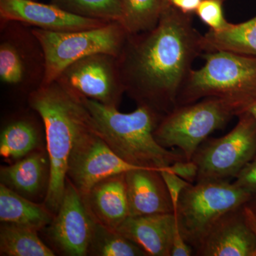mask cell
<instances>
[{"instance_id":"cell-1","label":"cell","mask_w":256,"mask_h":256,"mask_svg":"<svg viewBox=\"0 0 256 256\" xmlns=\"http://www.w3.org/2000/svg\"><path fill=\"white\" fill-rule=\"evenodd\" d=\"M202 36L193 15L172 5L156 28L128 34L118 57L126 94L162 116L174 109L194 62L203 54Z\"/></svg>"},{"instance_id":"cell-2","label":"cell","mask_w":256,"mask_h":256,"mask_svg":"<svg viewBox=\"0 0 256 256\" xmlns=\"http://www.w3.org/2000/svg\"><path fill=\"white\" fill-rule=\"evenodd\" d=\"M28 102L44 127L50 160L45 204L57 213L66 186L69 156L78 138L94 128V121L82 98L57 80L32 92Z\"/></svg>"},{"instance_id":"cell-3","label":"cell","mask_w":256,"mask_h":256,"mask_svg":"<svg viewBox=\"0 0 256 256\" xmlns=\"http://www.w3.org/2000/svg\"><path fill=\"white\" fill-rule=\"evenodd\" d=\"M82 98L94 121L96 132L114 154L139 168L166 169L185 160L182 153L170 151L156 142L154 132L163 116L144 106L129 114Z\"/></svg>"},{"instance_id":"cell-4","label":"cell","mask_w":256,"mask_h":256,"mask_svg":"<svg viewBox=\"0 0 256 256\" xmlns=\"http://www.w3.org/2000/svg\"><path fill=\"white\" fill-rule=\"evenodd\" d=\"M201 57L204 64L190 72L178 106L215 98L237 117L246 112L256 102V57L220 50L204 52Z\"/></svg>"},{"instance_id":"cell-5","label":"cell","mask_w":256,"mask_h":256,"mask_svg":"<svg viewBox=\"0 0 256 256\" xmlns=\"http://www.w3.org/2000/svg\"><path fill=\"white\" fill-rule=\"evenodd\" d=\"M252 198L229 180L190 184L182 192L174 212L180 232L194 252L220 217L245 206Z\"/></svg>"},{"instance_id":"cell-6","label":"cell","mask_w":256,"mask_h":256,"mask_svg":"<svg viewBox=\"0 0 256 256\" xmlns=\"http://www.w3.org/2000/svg\"><path fill=\"white\" fill-rule=\"evenodd\" d=\"M45 57V76L42 86L55 82L68 66L96 54L118 57L128 36L118 22L82 31L54 32L32 28Z\"/></svg>"},{"instance_id":"cell-7","label":"cell","mask_w":256,"mask_h":256,"mask_svg":"<svg viewBox=\"0 0 256 256\" xmlns=\"http://www.w3.org/2000/svg\"><path fill=\"white\" fill-rule=\"evenodd\" d=\"M234 114L220 99L206 98L178 106L160 120L154 132L164 148H178L186 160H192L210 134L225 127Z\"/></svg>"},{"instance_id":"cell-8","label":"cell","mask_w":256,"mask_h":256,"mask_svg":"<svg viewBox=\"0 0 256 256\" xmlns=\"http://www.w3.org/2000/svg\"><path fill=\"white\" fill-rule=\"evenodd\" d=\"M44 76V54L31 26L16 22H1L2 84L30 96L42 86Z\"/></svg>"},{"instance_id":"cell-9","label":"cell","mask_w":256,"mask_h":256,"mask_svg":"<svg viewBox=\"0 0 256 256\" xmlns=\"http://www.w3.org/2000/svg\"><path fill=\"white\" fill-rule=\"evenodd\" d=\"M235 127L223 137L198 146L192 160L198 166L196 182L235 178L256 156V122L248 112L239 114Z\"/></svg>"},{"instance_id":"cell-10","label":"cell","mask_w":256,"mask_h":256,"mask_svg":"<svg viewBox=\"0 0 256 256\" xmlns=\"http://www.w3.org/2000/svg\"><path fill=\"white\" fill-rule=\"evenodd\" d=\"M57 82L80 97L118 108L126 92L118 57L96 54L68 66Z\"/></svg>"},{"instance_id":"cell-11","label":"cell","mask_w":256,"mask_h":256,"mask_svg":"<svg viewBox=\"0 0 256 256\" xmlns=\"http://www.w3.org/2000/svg\"><path fill=\"white\" fill-rule=\"evenodd\" d=\"M138 168L114 154L96 132L94 124L74 144L69 156L67 178L84 196L102 180Z\"/></svg>"},{"instance_id":"cell-12","label":"cell","mask_w":256,"mask_h":256,"mask_svg":"<svg viewBox=\"0 0 256 256\" xmlns=\"http://www.w3.org/2000/svg\"><path fill=\"white\" fill-rule=\"evenodd\" d=\"M50 224V238L66 256L88 255L96 220L84 198L67 178L63 200Z\"/></svg>"},{"instance_id":"cell-13","label":"cell","mask_w":256,"mask_h":256,"mask_svg":"<svg viewBox=\"0 0 256 256\" xmlns=\"http://www.w3.org/2000/svg\"><path fill=\"white\" fill-rule=\"evenodd\" d=\"M0 21L16 22L54 32L92 30L110 23L77 16L52 3L44 4L34 0H0Z\"/></svg>"},{"instance_id":"cell-14","label":"cell","mask_w":256,"mask_h":256,"mask_svg":"<svg viewBox=\"0 0 256 256\" xmlns=\"http://www.w3.org/2000/svg\"><path fill=\"white\" fill-rule=\"evenodd\" d=\"M256 238L244 206L227 212L210 228L194 250L198 256H254Z\"/></svg>"},{"instance_id":"cell-15","label":"cell","mask_w":256,"mask_h":256,"mask_svg":"<svg viewBox=\"0 0 256 256\" xmlns=\"http://www.w3.org/2000/svg\"><path fill=\"white\" fill-rule=\"evenodd\" d=\"M129 216L174 213L160 170L138 168L124 173Z\"/></svg>"},{"instance_id":"cell-16","label":"cell","mask_w":256,"mask_h":256,"mask_svg":"<svg viewBox=\"0 0 256 256\" xmlns=\"http://www.w3.org/2000/svg\"><path fill=\"white\" fill-rule=\"evenodd\" d=\"M176 222L174 213L128 216L116 230L137 244L148 256H171Z\"/></svg>"},{"instance_id":"cell-17","label":"cell","mask_w":256,"mask_h":256,"mask_svg":"<svg viewBox=\"0 0 256 256\" xmlns=\"http://www.w3.org/2000/svg\"><path fill=\"white\" fill-rule=\"evenodd\" d=\"M96 222L116 230L129 216L124 173L102 180L82 196Z\"/></svg>"},{"instance_id":"cell-18","label":"cell","mask_w":256,"mask_h":256,"mask_svg":"<svg viewBox=\"0 0 256 256\" xmlns=\"http://www.w3.org/2000/svg\"><path fill=\"white\" fill-rule=\"evenodd\" d=\"M48 168V158L42 152H32L15 164L2 166L1 182L20 194L32 196L41 190Z\"/></svg>"},{"instance_id":"cell-19","label":"cell","mask_w":256,"mask_h":256,"mask_svg":"<svg viewBox=\"0 0 256 256\" xmlns=\"http://www.w3.org/2000/svg\"><path fill=\"white\" fill-rule=\"evenodd\" d=\"M0 220L35 229L37 232L53 220L47 207L30 202L4 184H0Z\"/></svg>"},{"instance_id":"cell-20","label":"cell","mask_w":256,"mask_h":256,"mask_svg":"<svg viewBox=\"0 0 256 256\" xmlns=\"http://www.w3.org/2000/svg\"><path fill=\"white\" fill-rule=\"evenodd\" d=\"M202 48L204 52L220 50L256 57V16L244 22L232 23L222 31L208 30L202 36Z\"/></svg>"},{"instance_id":"cell-21","label":"cell","mask_w":256,"mask_h":256,"mask_svg":"<svg viewBox=\"0 0 256 256\" xmlns=\"http://www.w3.org/2000/svg\"><path fill=\"white\" fill-rule=\"evenodd\" d=\"M0 254L8 256H54L35 229L3 223L0 228Z\"/></svg>"},{"instance_id":"cell-22","label":"cell","mask_w":256,"mask_h":256,"mask_svg":"<svg viewBox=\"0 0 256 256\" xmlns=\"http://www.w3.org/2000/svg\"><path fill=\"white\" fill-rule=\"evenodd\" d=\"M40 140V130L33 121L15 120L2 131L0 154L6 159H21L38 148Z\"/></svg>"},{"instance_id":"cell-23","label":"cell","mask_w":256,"mask_h":256,"mask_svg":"<svg viewBox=\"0 0 256 256\" xmlns=\"http://www.w3.org/2000/svg\"><path fill=\"white\" fill-rule=\"evenodd\" d=\"M122 16L120 23L128 34H136L156 28L170 0H121Z\"/></svg>"},{"instance_id":"cell-24","label":"cell","mask_w":256,"mask_h":256,"mask_svg":"<svg viewBox=\"0 0 256 256\" xmlns=\"http://www.w3.org/2000/svg\"><path fill=\"white\" fill-rule=\"evenodd\" d=\"M88 254L98 256H144V250L117 230L96 222Z\"/></svg>"},{"instance_id":"cell-25","label":"cell","mask_w":256,"mask_h":256,"mask_svg":"<svg viewBox=\"0 0 256 256\" xmlns=\"http://www.w3.org/2000/svg\"><path fill=\"white\" fill-rule=\"evenodd\" d=\"M60 9L82 18L120 22L122 16L121 0H50Z\"/></svg>"},{"instance_id":"cell-26","label":"cell","mask_w":256,"mask_h":256,"mask_svg":"<svg viewBox=\"0 0 256 256\" xmlns=\"http://www.w3.org/2000/svg\"><path fill=\"white\" fill-rule=\"evenodd\" d=\"M225 0H202L196 13L202 23L212 31L220 32L230 26V24L224 16Z\"/></svg>"},{"instance_id":"cell-27","label":"cell","mask_w":256,"mask_h":256,"mask_svg":"<svg viewBox=\"0 0 256 256\" xmlns=\"http://www.w3.org/2000/svg\"><path fill=\"white\" fill-rule=\"evenodd\" d=\"M234 183L256 196V156L236 176Z\"/></svg>"},{"instance_id":"cell-28","label":"cell","mask_w":256,"mask_h":256,"mask_svg":"<svg viewBox=\"0 0 256 256\" xmlns=\"http://www.w3.org/2000/svg\"><path fill=\"white\" fill-rule=\"evenodd\" d=\"M160 173L164 178L165 184L169 191L175 212L178 207V200H180L182 192L192 183L188 182L186 180L180 178L174 173L170 172L166 169L160 170Z\"/></svg>"},{"instance_id":"cell-29","label":"cell","mask_w":256,"mask_h":256,"mask_svg":"<svg viewBox=\"0 0 256 256\" xmlns=\"http://www.w3.org/2000/svg\"><path fill=\"white\" fill-rule=\"evenodd\" d=\"M166 170L192 184L196 182L198 176V166L193 160H185L176 162Z\"/></svg>"},{"instance_id":"cell-30","label":"cell","mask_w":256,"mask_h":256,"mask_svg":"<svg viewBox=\"0 0 256 256\" xmlns=\"http://www.w3.org/2000/svg\"><path fill=\"white\" fill-rule=\"evenodd\" d=\"M194 254L193 248L188 244L182 234L178 228L176 222L174 236H173L172 245L171 256H190Z\"/></svg>"},{"instance_id":"cell-31","label":"cell","mask_w":256,"mask_h":256,"mask_svg":"<svg viewBox=\"0 0 256 256\" xmlns=\"http://www.w3.org/2000/svg\"><path fill=\"white\" fill-rule=\"evenodd\" d=\"M202 0H170V4L185 14L196 13Z\"/></svg>"},{"instance_id":"cell-32","label":"cell","mask_w":256,"mask_h":256,"mask_svg":"<svg viewBox=\"0 0 256 256\" xmlns=\"http://www.w3.org/2000/svg\"><path fill=\"white\" fill-rule=\"evenodd\" d=\"M244 215H245L246 220L248 224L250 226L252 232L255 234L256 238V210L252 208L248 204H246L244 206ZM256 256V249L254 252V256Z\"/></svg>"},{"instance_id":"cell-33","label":"cell","mask_w":256,"mask_h":256,"mask_svg":"<svg viewBox=\"0 0 256 256\" xmlns=\"http://www.w3.org/2000/svg\"><path fill=\"white\" fill-rule=\"evenodd\" d=\"M246 112L252 114V117L254 118L256 122V102L248 109Z\"/></svg>"},{"instance_id":"cell-34","label":"cell","mask_w":256,"mask_h":256,"mask_svg":"<svg viewBox=\"0 0 256 256\" xmlns=\"http://www.w3.org/2000/svg\"><path fill=\"white\" fill-rule=\"evenodd\" d=\"M248 204L250 205V206H252L256 212V196L254 197V198H252V201L249 202Z\"/></svg>"}]
</instances>
